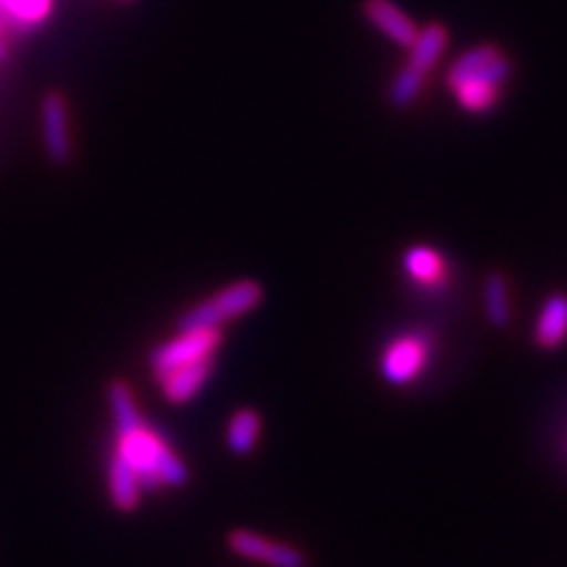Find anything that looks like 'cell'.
I'll return each instance as SVG.
<instances>
[{
    "label": "cell",
    "mask_w": 567,
    "mask_h": 567,
    "mask_svg": "<svg viewBox=\"0 0 567 567\" xmlns=\"http://www.w3.org/2000/svg\"><path fill=\"white\" fill-rule=\"evenodd\" d=\"M513 74V64L496 45L466 50L447 74V87L466 114L483 116L502 100V91Z\"/></svg>",
    "instance_id": "1"
},
{
    "label": "cell",
    "mask_w": 567,
    "mask_h": 567,
    "mask_svg": "<svg viewBox=\"0 0 567 567\" xmlns=\"http://www.w3.org/2000/svg\"><path fill=\"white\" fill-rule=\"evenodd\" d=\"M447 41L450 33L442 24H429L419 29L416 41L410 48V60L400 69V74L388 91V102L393 110H410L416 102L425 79H429V71L442 58Z\"/></svg>",
    "instance_id": "2"
},
{
    "label": "cell",
    "mask_w": 567,
    "mask_h": 567,
    "mask_svg": "<svg viewBox=\"0 0 567 567\" xmlns=\"http://www.w3.org/2000/svg\"><path fill=\"white\" fill-rule=\"evenodd\" d=\"M229 548L248 560L268 563L272 567H306V556L296 551L293 546L265 539L248 529L233 532V535H229Z\"/></svg>",
    "instance_id": "6"
},
{
    "label": "cell",
    "mask_w": 567,
    "mask_h": 567,
    "mask_svg": "<svg viewBox=\"0 0 567 567\" xmlns=\"http://www.w3.org/2000/svg\"><path fill=\"white\" fill-rule=\"evenodd\" d=\"M110 406H112L118 437L121 435H133L140 429H145V421H142V416L137 412V404L133 400L131 388L123 381L110 383Z\"/></svg>",
    "instance_id": "15"
},
{
    "label": "cell",
    "mask_w": 567,
    "mask_h": 567,
    "mask_svg": "<svg viewBox=\"0 0 567 567\" xmlns=\"http://www.w3.org/2000/svg\"><path fill=\"white\" fill-rule=\"evenodd\" d=\"M41 118H43V142L50 158L55 164H64L71 156V137H69L66 104L60 93L45 95L41 104Z\"/></svg>",
    "instance_id": "9"
},
{
    "label": "cell",
    "mask_w": 567,
    "mask_h": 567,
    "mask_svg": "<svg viewBox=\"0 0 567 567\" xmlns=\"http://www.w3.org/2000/svg\"><path fill=\"white\" fill-rule=\"evenodd\" d=\"M210 371H213V358H202L197 362L171 369L168 374L158 377V383H162L168 402L183 404L199 393L202 385L210 377Z\"/></svg>",
    "instance_id": "10"
},
{
    "label": "cell",
    "mask_w": 567,
    "mask_h": 567,
    "mask_svg": "<svg viewBox=\"0 0 567 567\" xmlns=\"http://www.w3.org/2000/svg\"><path fill=\"white\" fill-rule=\"evenodd\" d=\"M567 341V293H551L537 315L535 343L542 350H556Z\"/></svg>",
    "instance_id": "11"
},
{
    "label": "cell",
    "mask_w": 567,
    "mask_h": 567,
    "mask_svg": "<svg viewBox=\"0 0 567 567\" xmlns=\"http://www.w3.org/2000/svg\"><path fill=\"white\" fill-rule=\"evenodd\" d=\"M220 346V331H183L181 339L168 341L150 352V364L156 371V379L168 374L171 369H177L202 358H213V352Z\"/></svg>",
    "instance_id": "5"
},
{
    "label": "cell",
    "mask_w": 567,
    "mask_h": 567,
    "mask_svg": "<svg viewBox=\"0 0 567 567\" xmlns=\"http://www.w3.org/2000/svg\"><path fill=\"white\" fill-rule=\"evenodd\" d=\"M483 308L487 322L494 329H504L511 322V296H508V281L502 272H492L485 277L483 287Z\"/></svg>",
    "instance_id": "14"
},
{
    "label": "cell",
    "mask_w": 567,
    "mask_h": 567,
    "mask_svg": "<svg viewBox=\"0 0 567 567\" xmlns=\"http://www.w3.org/2000/svg\"><path fill=\"white\" fill-rule=\"evenodd\" d=\"M364 20L381 31L390 43L410 50L419 35V27L402 8H398L393 0H364L362 3Z\"/></svg>",
    "instance_id": "7"
},
{
    "label": "cell",
    "mask_w": 567,
    "mask_h": 567,
    "mask_svg": "<svg viewBox=\"0 0 567 567\" xmlns=\"http://www.w3.org/2000/svg\"><path fill=\"white\" fill-rule=\"evenodd\" d=\"M402 270L416 287L435 291L447 284V260L437 248L414 244L402 256Z\"/></svg>",
    "instance_id": "8"
},
{
    "label": "cell",
    "mask_w": 567,
    "mask_h": 567,
    "mask_svg": "<svg viewBox=\"0 0 567 567\" xmlns=\"http://www.w3.org/2000/svg\"><path fill=\"white\" fill-rule=\"evenodd\" d=\"M435 350V336L429 329H412L398 333L381 350L379 371L390 385H410L431 364Z\"/></svg>",
    "instance_id": "3"
},
{
    "label": "cell",
    "mask_w": 567,
    "mask_h": 567,
    "mask_svg": "<svg viewBox=\"0 0 567 567\" xmlns=\"http://www.w3.org/2000/svg\"><path fill=\"white\" fill-rule=\"evenodd\" d=\"M260 435V416L254 410H239L235 412L233 421L227 429V445L235 454L246 456L251 454Z\"/></svg>",
    "instance_id": "16"
},
{
    "label": "cell",
    "mask_w": 567,
    "mask_h": 567,
    "mask_svg": "<svg viewBox=\"0 0 567 567\" xmlns=\"http://www.w3.org/2000/svg\"><path fill=\"white\" fill-rule=\"evenodd\" d=\"M260 300H262V289L258 281H254V279L235 281L233 287L218 291L216 296H210L197 308L187 310L181 317V329L183 331L218 329L220 324L233 322V319L258 308Z\"/></svg>",
    "instance_id": "4"
},
{
    "label": "cell",
    "mask_w": 567,
    "mask_h": 567,
    "mask_svg": "<svg viewBox=\"0 0 567 567\" xmlns=\"http://www.w3.org/2000/svg\"><path fill=\"white\" fill-rule=\"evenodd\" d=\"M147 468L156 477L158 485L181 487L189 481L187 466L173 454L166 442L150 431L147 435Z\"/></svg>",
    "instance_id": "12"
},
{
    "label": "cell",
    "mask_w": 567,
    "mask_h": 567,
    "mask_svg": "<svg viewBox=\"0 0 567 567\" xmlns=\"http://www.w3.org/2000/svg\"><path fill=\"white\" fill-rule=\"evenodd\" d=\"M110 489H112V502L118 511L131 513L137 506L140 489H142L137 473L118 452L112 456V464H110Z\"/></svg>",
    "instance_id": "13"
}]
</instances>
